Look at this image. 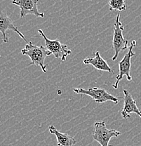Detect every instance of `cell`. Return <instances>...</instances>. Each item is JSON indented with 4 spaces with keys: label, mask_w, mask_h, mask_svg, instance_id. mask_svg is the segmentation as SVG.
<instances>
[{
    "label": "cell",
    "mask_w": 141,
    "mask_h": 146,
    "mask_svg": "<svg viewBox=\"0 0 141 146\" xmlns=\"http://www.w3.org/2000/svg\"><path fill=\"white\" fill-rule=\"evenodd\" d=\"M21 54L27 56L31 59V65L40 67L44 72H46V65L45 59L47 56L51 55V52L43 46H37L30 42L25 45V48L21 50Z\"/></svg>",
    "instance_id": "1"
},
{
    "label": "cell",
    "mask_w": 141,
    "mask_h": 146,
    "mask_svg": "<svg viewBox=\"0 0 141 146\" xmlns=\"http://www.w3.org/2000/svg\"><path fill=\"white\" fill-rule=\"evenodd\" d=\"M120 13L117 16L114 23V34L113 39V48L115 54L112 60H116L119 54L128 48V41L124 37V26L120 21Z\"/></svg>",
    "instance_id": "2"
},
{
    "label": "cell",
    "mask_w": 141,
    "mask_h": 146,
    "mask_svg": "<svg viewBox=\"0 0 141 146\" xmlns=\"http://www.w3.org/2000/svg\"><path fill=\"white\" fill-rule=\"evenodd\" d=\"M121 135V132L118 131L107 129L105 121H95L94 124L92 136L101 146H111L110 145V139L113 137L120 136Z\"/></svg>",
    "instance_id": "3"
},
{
    "label": "cell",
    "mask_w": 141,
    "mask_h": 146,
    "mask_svg": "<svg viewBox=\"0 0 141 146\" xmlns=\"http://www.w3.org/2000/svg\"><path fill=\"white\" fill-rule=\"evenodd\" d=\"M136 46V41L133 40L131 42V45L129 46L128 52L126 54L125 56L120 60L119 63V72L118 75L116 77V82L113 85V87L115 89H117L119 86V84L121 80H122L123 77L126 76L128 81H131L132 77L130 74L131 73V58L135 56V53L133 52V48Z\"/></svg>",
    "instance_id": "4"
},
{
    "label": "cell",
    "mask_w": 141,
    "mask_h": 146,
    "mask_svg": "<svg viewBox=\"0 0 141 146\" xmlns=\"http://www.w3.org/2000/svg\"><path fill=\"white\" fill-rule=\"evenodd\" d=\"M75 93L79 94H84L91 97L95 103H103L107 101H112L115 104L119 103V99L107 92L103 88L93 87L88 89L82 88H75L73 89Z\"/></svg>",
    "instance_id": "5"
},
{
    "label": "cell",
    "mask_w": 141,
    "mask_h": 146,
    "mask_svg": "<svg viewBox=\"0 0 141 146\" xmlns=\"http://www.w3.org/2000/svg\"><path fill=\"white\" fill-rule=\"evenodd\" d=\"M38 32H39V35L44 39L45 43H46V48L54 55V57L56 58L61 59L62 61L63 62L66 61L67 57L72 54V51L68 48V46L60 43L58 39L51 40V39H48L44 33L43 30L41 29H39Z\"/></svg>",
    "instance_id": "6"
},
{
    "label": "cell",
    "mask_w": 141,
    "mask_h": 146,
    "mask_svg": "<svg viewBox=\"0 0 141 146\" xmlns=\"http://www.w3.org/2000/svg\"><path fill=\"white\" fill-rule=\"evenodd\" d=\"M11 3L21 9V18H25L29 14H33L39 18L45 17L44 13L39 12L38 9L39 0H12Z\"/></svg>",
    "instance_id": "7"
},
{
    "label": "cell",
    "mask_w": 141,
    "mask_h": 146,
    "mask_svg": "<svg viewBox=\"0 0 141 146\" xmlns=\"http://www.w3.org/2000/svg\"><path fill=\"white\" fill-rule=\"evenodd\" d=\"M124 107L120 112L123 119L129 118L131 113L136 114L141 118L140 110H139L136 104V101L133 98L131 93L127 89H124Z\"/></svg>",
    "instance_id": "8"
},
{
    "label": "cell",
    "mask_w": 141,
    "mask_h": 146,
    "mask_svg": "<svg viewBox=\"0 0 141 146\" xmlns=\"http://www.w3.org/2000/svg\"><path fill=\"white\" fill-rule=\"evenodd\" d=\"M9 30H12V31L17 33L25 42H27L25 36L19 31L17 27H16V25H14L11 19L9 17L8 15L4 12L1 11V13H0V31L2 34L3 41L5 43L9 42V37L7 35V31Z\"/></svg>",
    "instance_id": "9"
},
{
    "label": "cell",
    "mask_w": 141,
    "mask_h": 146,
    "mask_svg": "<svg viewBox=\"0 0 141 146\" xmlns=\"http://www.w3.org/2000/svg\"><path fill=\"white\" fill-rule=\"evenodd\" d=\"M84 65H91L95 69L101 71H105L110 73H113V70L109 66L107 62L102 58L99 51H96L94 54V57H89L85 58L83 61Z\"/></svg>",
    "instance_id": "10"
},
{
    "label": "cell",
    "mask_w": 141,
    "mask_h": 146,
    "mask_svg": "<svg viewBox=\"0 0 141 146\" xmlns=\"http://www.w3.org/2000/svg\"><path fill=\"white\" fill-rule=\"evenodd\" d=\"M48 131L51 134L56 137L58 146H75L77 143L74 137L69 136L68 133H61L54 125L49 126Z\"/></svg>",
    "instance_id": "11"
},
{
    "label": "cell",
    "mask_w": 141,
    "mask_h": 146,
    "mask_svg": "<svg viewBox=\"0 0 141 146\" xmlns=\"http://www.w3.org/2000/svg\"><path fill=\"white\" fill-rule=\"evenodd\" d=\"M109 10L124 11L126 9V0H109Z\"/></svg>",
    "instance_id": "12"
},
{
    "label": "cell",
    "mask_w": 141,
    "mask_h": 146,
    "mask_svg": "<svg viewBox=\"0 0 141 146\" xmlns=\"http://www.w3.org/2000/svg\"><path fill=\"white\" fill-rule=\"evenodd\" d=\"M140 112H141V110H140Z\"/></svg>",
    "instance_id": "13"
}]
</instances>
